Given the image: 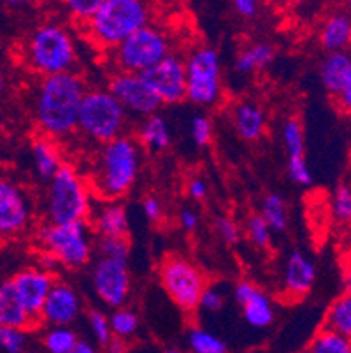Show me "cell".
I'll list each match as a JSON object with an SVG mask.
<instances>
[{"label":"cell","mask_w":351,"mask_h":353,"mask_svg":"<svg viewBox=\"0 0 351 353\" xmlns=\"http://www.w3.org/2000/svg\"><path fill=\"white\" fill-rule=\"evenodd\" d=\"M188 195L195 201H204L208 197V183L201 178H195L188 183Z\"/></svg>","instance_id":"681fc988"},{"label":"cell","mask_w":351,"mask_h":353,"mask_svg":"<svg viewBox=\"0 0 351 353\" xmlns=\"http://www.w3.org/2000/svg\"><path fill=\"white\" fill-rule=\"evenodd\" d=\"M35 241L39 250L51 253L62 268H85L95 252V241L88 221L72 223H44L35 230Z\"/></svg>","instance_id":"8992f818"},{"label":"cell","mask_w":351,"mask_h":353,"mask_svg":"<svg viewBox=\"0 0 351 353\" xmlns=\"http://www.w3.org/2000/svg\"><path fill=\"white\" fill-rule=\"evenodd\" d=\"M248 239L257 246V248H267L272 239V230L267 225V221L260 216V213L251 214L246 223Z\"/></svg>","instance_id":"8d00e7d4"},{"label":"cell","mask_w":351,"mask_h":353,"mask_svg":"<svg viewBox=\"0 0 351 353\" xmlns=\"http://www.w3.org/2000/svg\"><path fill=\"white\" fill-rule=\"evenodd\" d=\"M234 11L243 18H255L259 14V2L257 0H236Z\"/></svg>","instance_id":"7dc6e473"},{"label":"cell","mask_w":351,"mask_h":353,"mask_svg":"<svg viewBox=\"0 0 351 353\" xmlns=\"http://www.w3.org/2000/svg\"><path fill=\"white\" fill-rule=\"evenodd\" d=\"M88 323H90V329H92V334H93V338H95V341L106 348V346H108V343L111 341V338H112L111 325H109V316H106L102 311L92 310L88 313Z\"/></svg>","instance_id":"f35d334b"},{"label":"cell","mask_w":351,"mask_h":353,"mask_svg":"<svg viewBox=\"0 0 351 353\" xmlns=\"http://www.w3.org/2000/svg\"><path fill=\"white\" fill-rule=\"evenodd\" d=\"M106 350H108V353H125L127 352V341L112 336L111 341H109L108 346H106Z\"/></svg>","instance_id":"f907efd6"},{"label":"cell","mask_w":351,"mask_h":353,"mask_svg":"<svg viewBox=\"0 0 351 353\" xmlns=\"http://www.w3.org/2000/svg\"><path fill=\"white\" fill-rule=\"evenodd\" d=\"M160 283L170 301L190 314L199 310V299L208 287V278L192 260L169 255L160 265Z\"/></svg>","instance_id":"30bf717a"},{"label":"cell","mask_w":351,"mask_h":353,"mask_svg":"<svg viewBox=\"0 0 351 353\" xmlns=\"http://www.w3.org/2000/svg\"><path fill=\"white\" fill-rule=\"evenodd\" d=\"M305 353H351V341L327 327H321L309 341Z\"/></svg>","instance_id":"83f0119b"},{"label":"cell","mask_w":351,"mask_h":353,"mask_svg":"<svg viewBox=\"0 0 351 353\" xmlns=\"http://www.w3.org/2000/svg\"><path fill=\"white\" fill-rule=\"evenodd\" d=\"M69 353H97V348L92 343L85 341V339H77V343Z\"/></svg>","instance_id":"816d5d0a"},{"label":"cell","mask_w":351,"mask_h":353,"mask_svg":"<svg viewBox=\"0 0 351 353\" xmlns=\"http://www.w3.org/2000/svg\"><path fill=\"white\" fill-rule=\"evenodd\" d=\"M66 6L70 18L76 23H81L86 27L92 21L93 16H95L97 9L101 6V0H69Z\"/></svg>","instance_id":"74e56055"},{"label":"cell","mask_w":351,"mask_h":353,"mask_svg":"<svg viewBox=\"0 0 351 353\" xmlns=\"http://www.w3.org/2000/svg\"><path fill=\"white\" fill-rule=\"evenodd\" d=\"M43 343L48 353H69L77 343V334L70 327H50Z\"/></svg>","instance_id":"d6a6232c"},{"label":"cell","mask_w":351,"mask_h":353,"mask_svg":"<svg viewBox=\"0 0 351 353\" xmlns=\"http://www.w3.org/2000/svg\"><path fill=\"white\" fill-rule=\"evenodd\" d=\"M274 59V48L267 43L250 44L239 51L236 59V70L241 74H251L269 65Z\"/></svg>","instance_id":"484cf974"},{"label":"cell","mask_w":351,"mask_h":353,"mask_svg":"<svg viewBox=\"0 0 351 353\" xmlns=\"http://www.w3.org/2000/svg\"><path fill=\"white\" fill-rule=\"evenodd\" d=\"M109 325H111V332L114 338L127 341V339L134 338L139 329V316L128 307H120V310L112 311V314L109 316Z\"/></svg>","instance_id":"1f68e13d"},{"label":"cell","mask_w":351,"mask_h":353,"mask_svg":"<svg viewBox=\"0 0 351 353\" xmlns=\"http://www.w3.org/2000/svg\"><path fill=\"white\" fill-rule=\"evenodd\" d=\"M88 220H92V230L99 237H127L128 234L127 210L118 201H102L99 208L92 206Z\"/></svg>","instance_id":"d6986e66"},{"label":"cell","mask_w":351,"mask_h":353,"mask_svg":"<svg viewBox=\"0 0 351 353\" xmlns=\"http://www.w3.org/2000/svg\"><path fill=\"white\" fill-rule=\"evenodd\" d=\"M92 285L97 297L112 310L125 306L130 295V272L127 262L99 259L92 269Z\"/></svg>","instance_id":"7c38bea8"},{"label":"cell","mask_w":351,"mask_h":353,"mask_svg":"<svg viewBox=\"0 0 351 353\" xmlns=\"http://www.w3.org/2000/svg\"><path fill=\"white\" fill-rule=\"evenodd\" d=\"M32 221V204L18 183L0 176V243L23 234Z\"/></svg>","instance_id":"4fadbf2b"},{"label":"cell","mask_w":351,"mask_h":353,"mask_svg":"<svg viewBox=\"0 0 351 353\" xmlns=\"http://www.w3.org/2000/svg\"><path fill=\"white\" fill-rule=\"evenodd\" d=\"M190 353H228V346L220 336L202 327H192L188 330Z\"/></svg>","instance_id":"f1b7e54d"},{"label":"cell","mask_w":351,"mask_h":353,"mask_svg":"<svg viewBox=\"0 0 351 353\" xmlns=\"http://www.w3.org/2000/svg\"><path fill=\"white\" fill-rule=\"evenodd\" d=\"M170 128L167 120L160 114H151L144 118L137 132V143L151 152H162L170 144Z\"/></svg>","instance_id":"d4e9b609"},{"label":"cell","mask_w":351,"mask_h":353,"mask_svg":"<svg viewBox=\"0 0 351 353\" xmlns=\"http://www.w3.org/2000/svg\"><path fill=\"white\" fill-rule=\"evenodd\" d=\"M0 136H2V120H0Z\"/></svg>","instance_id":"9f6ffc18"},{"label":"cell","mask_w":351,"mask_h":353,"mask_svg":"<svg viewBox=\"0 0 351 353\" xmlns=\"http://www.w3.org/2000/svg\"><path fill=\"white\" fill-rule=\"evenodd\" d=\"M323 327L341 334L351 341V297L343 294L337 297L325 313Z\"/></svg>","instance_id":"4316f807"},{"label":"cell","mask_w":351,"mask_h":353,"mask_svg":"<svg viewBox=\"0 0 351 353\" xmlns=\"http://www.w3.org/2000/svg\"><path fill=\"white\" fill-rule=\"evenodd\" d=\"M214 225H217V232L220 234L223 243H227V245H237L239 243L241 230L234 218L218 216L217 221H214Z\"/></svg>","instance_id":"b9f144b4"},{"label":"cell","mask_w":351,"mask_h":353,"mask_svg":"<svg viewBox=\"0 0 351 353\" xmlns=\"http://www.w3.org/2000/svg\"><path fill=\"white\" fill-rule=\"evenodd\" d=\"M179 225L186 230V232H192V230L197 229L199 225V214L193 210L186 208V210L179 211Z\"/></svg>","instance_id":"c3c4849f"},{"label":"cell","mask_w":351,"mask_h":353,"mask_svg":"<svg viewBox=\"0 0 351 353\" xmlns=\"http://www.w3.org/2000/svg\"><path fill=\"white\" fill-rule=\"evenodd\" d=\"M334 101H336L337 108H339L343 113L351 114V69L350 72H348L341 90L337 92L336 97H334Z\"/></svg>","instance_id":"ee69618b"},{"label":"cell","mask_w":351,"mask_h":353,"mask_svg":"<svg viewBox=\"0 0 351 353\" xmlns=\"http://www.w3.org/2000/svg\"><path fill=\"white\" fill-rule=\"evenodd\" d=\"M92 206V188L86 178L72 163L63 162L48 185V221L54 225L88 221Z\"/></svg>","instance_id":"5b68a950"},{"label":"cell","mask_w":351,"mask_h":353,"mask_svg":"<svg viewBox=\"0 0 351 353\" xmlns=\"http://www.w3.org/2000/svg\"><path fill=\"white\" fill-rule=\"evenodd\" d=\"M281 139L285 144L286 155L288 159H302L305 153V137L304 127L297 118H288L283 123Z\"/></svg>","instance_id":"4dcf8cb0"},{"label":"cell","mask_w":351,"mask_h":353,"mask_svg":"<svg viewBox=\"0 0 351 353\" xmlns=\"http://www.w3.org/2000/svg\"><path fill=\"white\" fill-rule=\"evenodd\" d=\"M223 303L225 299L221 290H218L217 287L208 285L205 290L202 292L201 299H199V310L205 311V313H217V311H220L221 307H223Z\"/></svg>","instance_id":"7bdbcfd3"},{"label":"cell","mask_w":351,"mask_h":353,"mask_svg":"<svg viewBox=\"0 0 351 353\" xmlns=\"http://www.w3.org/2000/svg\"><path fill=\"white\" fill-rule=\"evenodd\" d=\"M35 268L43 269V271L46 272H51V274H54L57 272V269H60L62 265H60V262H58L57 259H54L51 253L44 252V250H39L37 253V265Z\"/></svg>","instance_id":"bcb514c9"},{"label":"cell","mask_w":351,"mask_h":353,"mask_svg":"<svg viewBox=\"0 0 351 353\" xmlns=\"http://www.w3.org/2000/svg\"><path fill=\"white\" fill-rule=\"evenodd\" d=\"M260 216L267 221L272 232H283L288 227V213H286V204L281 195L269 194L265 195L262 202Z\"/></svg>","instance_id":"f546056e"},{"label":"cell","mask_w":351,"mask_h":353,"mask_svg":"<svg viewBox=\"0 0 351 353\" xmlns=\"http://www.w3.org/2000/svg\"><path fill=\"white\" fill-rule=\"evenodd\" d=\"M170 54V37L163 28L146 25L112 50V62L120 72L144 74Z\"/></svg>","instance_id":"ba28073f"},{"label":"cell","mask_w":351,"mask_h":353,"mask_svg":"<svg viewBox=\"0 0 351 353\" xmlns=\"http://www.w3.org/2000/svg\"><path fill=\"white\" fill-rule=\"evenodd\" d=\"M86 92L85 79L74 70L41 79L34 105L35 123L41 136L53 141L72 136L77 130L79 109Z\"/></svg>","instance_id":"6da1fadb"},{"label":"cell","mask_w":351,"mask_h":353,"mask_svg":"<svg viewBox=\"0 0 351 353\" xmlns=\"http://www.w3.org/2000/svg\"><path fill=\"white\" fill-rule=\"evenodd\" d=\"M28 332L12 327H0V350L6 353H25Z\"/></svg>","instance_id":"d590c367"},{"label":"cell","mask_w":351,"mask_h":353,"mask_svg":"<svg viewBox=\"0 0 351 353\" xmlns=\"http://www.w3.org/2000/svg\"><path fill=\"white\" fill-rule=\"evenodd\" d=\"M162 104H179L186 99L185 59L170 53L153 69L141 74Z\"/></svg>","instance_id":"5bb4252c"},{"label":"cell","mask_w":351,"mask_h":353,"mask_svg":"<svg viewBox=\"0 0 351 353\" xmlns=\"http://www.w3.org/2000/svg\"><path fill=\"white\" fill-rule=\"evenodd\" d=\"M234 297L243 310L246 323L253 329H265L274 322V304L269 295L251 281H239L234 288Z\"/></svg>","instance_id":"ac0fdd59"},{"label":"cell","mask_w":351,"mask_h":353,"mask_svg":"<svg viewBox=\"0 0 351 353\" xmlns=\"http://www.w3.org/2000/svg\"><path fill=\"white\" fill-rule=\"evenodd\" d=\"M212 137V125L205 114H197L192 120V139L197 146H208Z\"/></svg>","instance_id":"60d3db41"},{"label":"cell","mask_w":351,"mask_h":353,"mask_svg":"<svg viewBox=\"0 0 351 353\" xmlns=\"http://www.w3.org/2000/svg\"><path fill=\"white\" fill-rule=\"evenodd\" d=\"M143 213L148 220L159 221L163 214L162 202L154 197V195H148V197L143 201Z\"/></svg>","instance_id":"f6af8a7d"},{"label":"cell","mask_w":351,"mask_h":353,"mask_svg":"<svg viewBox=\"0 0 351 353\" xmlns=\"http://www.w3.org/2000/svg\"><path fill=\"white\" fill-rule=\"evenodd\" d=\"M317 281V265L304 252L290 253L285 260L281 276V292L286 299L299 301L311 292Z\"/></svg>","instance_id":"e0dca14e"},{"label":"cell","mask_w":351,"mask_h":353,"mask_svg":"<svg viewBox=\"0 0 351 353\" xmlns=\"http://www.w3.org/2000/svg\"><path fill=\"white\" fill-rule=\"evenodd\" d=\"M23 60L32 72L43 78L70 72L77 60L72 34L63 25L46 21L28 35Z\"/></svg>","instance_id":"277c9868"},{"label":"cell","mask_w":351,"mask_h":353,"mask_svg":"<svg viewBox=\"0 0 351 353\" xmlns=\"http://www.w3.org/2000/svg\"><path fill=\"white\" fill-rule=\"evenodd\" d=\"M81 313V297L72 285L62 280L54 281L46 303H44L39 323L43 322L48 327H70Z\"/></svg>","instance_id":"2e32d148"},{"label":"cell","mask_w":351,"mask_h":353,"mask_svg":"<svg viewBox=\"0 0 351 353\" xmlns=\"http://www.w3.org/2000/svg\"><path fill=\"white\" fill-rule=\"evenodd\" d=\"M288 171L290 179L295 183V185H301V187H309L313 183V176H311V171H309V165L305 162V157L302 159H288Z\"/></svg>","instance_id":"ab89813d"},{"label":"cell","mask_w":351,"mask_h":353,"mask_svg":"<svg viewBox=\"0 0 351 353\" xmlns=\"http://www.w3.org/2000/svg\"><path fill=\"white\" fill-rule=\"evenodd\" d=\"M108 90L112 97L120 102L127 114H134V117L148 118L151 114H157V109L162 105L160 99L154 95L141 74L118 70L109 78Z\"/></svg>","instance_id":"8fae6325"},{"label":"cell","mask_w":351,"mask_h":353,"mask_svg":"<svg viewBox=\"0 0 351 353\" xmlns=\"http://www.w3.org/2000/svg\"><path fill=\"white\" fill-rule=\"evenodd\" d=\"M0 327H12L27 332L39 327L37 320L32 319L18 299L11 280L0 281Z\"/></svg>","instance_id":"ffe728a7"},{"label":"cell","mask_w":351,"mask_h":353,"mask_svg":"<svg viewBox=\"0 0 351 353\" xmlns=\"http://www.w3.org/2000/svg\"><path fill=\"white\" fill-rule=\"evenodd\" d=\"M95 252L99 259L127 262L130 243H128V237H99L95 241Z\"/></svg>","instance_id":"836d02e7"},{"label":"cell","mask_w":351,"mask_h":353,"mask_svg":"<svg viewBox=\"0 0 351 353\" xmlns=\"http://www.w3.org/2000/svg\"><path fill=\"white\" fill-rule=\"evenodd\" d=\"M186 101L199 108H212L223 97L221 62L217 50L199 46L185 59Z\"/></svg>","instance_id":"9c48e42d"},{"label":"cell","mask_w":351,"mask_h":353,"mask_svg":"<svg viewBox=\"0 0 351 353\" xmlns=\"http://www.w3.org/2000/svg\"><path fill=\"white\" fill-rule=\"evenodd\" d=\"M318 41L327 53L351 51V12L336 11L328 16L321 23Z\"/></svg>","instance_id":"44dd1931"},{"label":"cell","mask_w":351,"mask_h":353,"mask_svg":"<svg viewBox=\"0 0 351 353\" xmlns=\"http://www.w3.org/2000/svg\"><path fill=\"white\" fill-rule=\"evenodd\" d=\"M234 127L244 141H259L265 134L267 118L263 109L251 101H243L234 108Z\"/></svg>","instance_id":"7402d4cb"},{"label":"cell","mask_w":351,"mask_h":353,"mask_svg":"<svg viewBox=\"0 0 351 353\" xmlns=\"http://www.w3.org/2000/svg\"><path fill=\"white\" fill-rule=\"evenodd\" d=\"M4 88V79H2V74H0V92Z\"/></svg>","instance_id":"11a10c76"},{"label":"cell","mask_w":351,"mask_h":353,"mask_svg":"<svg viewBox=\"0 0 351 353\" xmlns=\"http://www.w3.org/2000/svg\"><path fill=\"white\" fill-rule=\"evenodd\" d=\"M351 69V51L327 53L320 63V81L328 94L336 97Z\"/></svg>","instance_id":"cb8c5ba5"},{"label":"cell","mask_w":351,"mask_h":353,"mask_svg":"<svg viewBox=\"0 0 351 353\" xmlns=\"http://www.w3.org/2000/svg\"><path fill=\"white\" fill-rule=\"evenodd\" d=\"M150 23L151 8L143 0H101L86 32L97 48L112 51Z\"/></svg>","instance_id":"3957f363"},{"label":"cell","mask_w":351,"mask_h":353,"mask_svg":"<svg viewBox=\"0 0 351 353\" xmlns=\"http://www.w3.org/2000/svg\"><path fill=\"white\" fill-rule=\"evenodd\" d=\"M30 152L39 178L50 181L63 163L62 152H60L57 141L50 139L46 136H37L32 141Z\"/></svg>","instance_id":"603a6c76"},{"label":"cell","mask_w":351,"mask_h":353,"mask_svg":"<svg viewBox=\"0 0 351 353\" xmlns=\"http://www.w3.org/2000/svg\"><path fill=\"white\" fill-rule=\"evenodd\" d=\"M127 117V111L108 88H92L86 92L81 102L77 130L102 146L125 136Z\"/></svg>","instance_id":"52a82bcc"},{"label":"cell","mask_w":351,"mask_h":353,"mask_svg":"<svg viewBox=\"0 0 351 353\" xmlns=\"http://www.w3.org/2000/svg\"><path fill=\"white\" fill-rule=\"evenodd\" d=\"M344 287H346V292H344V294H348L351 297V262L346 269V276H344Z\"/></svg>","instance_id":"f5cc1de1"},{"label":"cell","mask_w":351,"mask_h":353,"mask_svg":"<svg viewBox=\"0 0 351 353\" xmlns=\"http://www.w3.org/2000/svg\"><path fill=\"white\" fill-rule=\"evenodd\" d=\"M139 171V143L130 136H121L99 146L93 157L92 176L86 181L102 201H118L132 190Z\"/></svg>","instance_id":"7a4b0ae2"},{"label":"cell","mask_w":351,"mask_h":353,"mask_svg":"<svg viewBox=\"0 0 351 353\" xmlns=\"http://www.w3.org/2000/svg\"><path fill=\"white\" fill-rule=\"evenodd\" d=\"M25 353H37V352H25Z\"/></svg>","instance_id":"6f0895ef"},{"label":"cell","mask_w":351,"mask_h":353,"mask_svg":"<svg viewBox=\"0 0 351 353\" xmlns=\"http://www.w3.org/2000/svg\"><path fill=\"white\" fill-rule=\"evenodd\" d=\"M11 281L25 310L28 311L32 319L39 322V314H41L48 295L57 281V276L39 268H25L16 272Z\"/></svg>","instance_id":"9a60e30c"},{"label":"cell","mask_w":351,"mask_h":353,"mask_svg":"<svg viewBox=\"0 0 351 353\" xmlns=\"http://www.w3.org/2000/svg\"><path fill=\"white\" fill-rule=\"evenodd\" d=\"M330 211H332L334 220L350 225L351 223V185L341 183L334 188L332 201H330Z\"/></svg>","instance_id":"e575fe53"},{"label":"cell","mask_w":351,"mask_h":353,"mask_svg":"<svg viewBox=\"0 0 351 353\" xmlns=\"http://www.w3.org/2000/svg\"><path fill=\"white\" fill-rule=\"evenodd\" d=\"M163 353H186V352H183V350L179 348H167Z\"/></svg>","instance_id":"db71d44e"}]
</instances>
